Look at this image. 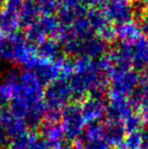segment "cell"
Wrapping results in <instances>:
<instances>
[{
	"label": "cell",
	"instance_id": "6da1fadb",
	"mask_svg": "<svg viewBox=\"0 0 148 149\" xmlns=\"http://www.w3.org/2000/svg\"><path fill=\"white\" fill-rule=\"evenodd\" d=\"M45 90L34 71L20 72L19 82L13 88L10 112L22 119L28 127H41L45 119Z\"/></svg>",
	"mask_w": 148,
	"mask_h": 149
},
{
	"label": "cell",
	"instance_id": "7a4b0ae2",
	"mask_svg": "<svg viewBox=\"0 0 148 149\" xmlns=\"http://www.w3.org/2000/svg\"><path fill=\"white\" fill-rule=\"evenodd\" d=\"M69 84L73 96L77 98L84 96L105 97L108 77L97 60L79 57L74 61V72Z\"/></svg>",
	"mask_w": 148,
	"mask_h": 149
},
{
	"label": "cell",
	"instance_id": "3957f363",
	"mask_svg": "<svg viewBox=\"0 0 148 149\" xmlns=\"http://www.w3.org/2000/svg\"><path fill=\"white\" fill-rule=\"evenodd\" d=\"M0 58L4 61L20 65L26 70L34 71L41 58L37 47L26 40L24 33L16 31L6 36L3 46L0 48Z\"/></svg>",
	"mask_w": 148,
	"mask_h": 149
},
{
	"label": "cell",
	"instance_id": "277c9868",
	"mask_svg": "<svg viewBox=\"0 0 148 149\" xmlns=\"http://www.w3.org/2000/svg\"><path fill=\"white\" fill-rule=\"evenodd\" d=\"M73 96L69 81L58 79L48 85L44 94L45 119L44 122H58L61 111L69 104Z\"/></svg>",
	"mask_w": 148,
	"mask_h": 149
},
{
	"label": "cell",
	"instance_id": "5b68a950",
	"mask_svg": "<svg viewBox=\"0 0 148 149\" xmlns=\"http://www.w3.org/2000/svg\"><path fill=\"white\" fill-rule=\"evenodd\" d=\"M140 80V75L134 69L112 68L108 73V95L131 98L138 88Z\"/></svg>",
	"mask_w": 148,
	"mask_h": 149
},
{
	"label": "cell",
	"instance_id": "8992f818",
	"mask_svg": "<svg viewBox=\"0 0 148 149\" xmlns=\"http://www.w3.org/2000/svg\"><path fill=\"white\" fill-rule=\"evenodd\" d=\"M60 22L56 15H43L26 29L24 37L30 44L40 45L49 38H55L60 29Z\"/></svg>",
	"mask_w": 148,
	"mask_h": 149
},
{
	"label": "cell",
	"instance_id": "52a82bcc",
	"mask_svg": "<svg viewBox=\"0 0 148 149\" xmlns=\"http://www.w3.org/2000/svg\"><path fill=\"white\" fill-rule=\"evenodd\" d=\"M60 120L65 137L74 141L79 139L80 135L84 132L86 124L83 119L80 104L77 102H69L61 111Z\"/></svg>",
	"mask_w": 148,
	"mask_h": 149
},
{
	"label": "cell",
	"instance_id": "ba28073f",
	"mask_svg": "<svg viewBox=\"0 0 148 149\" xmlns=\"http://www.w3.org/2000/svg\"><path fill=\"white\" fill-rule=\"evenodd\" d=\"M101 9L108 20L117 26L132 20L135 14V7L131 0H107Z\"/></svg>",
	"mask_w": 148,
	"mask_h": 149
},
{
	"label": "cell",
	"instance_id": "9c48e42d",
	"mask_svg": "<svg viewBox=\"0 0 148 149\" xmlns=\"http://www.w3.org/2000/svg\"><path fill=\"white\" fill-rule=\"evenodd\" d=\"M28 131V125L24 120L12 114L10 111L2 112L0 121V142L3 145L9 144L12 139Z\"/></svg>",
	"mask_w": 148,
	"mask_h": 149
},
{
	"label": "cell",
	"instance_id": "30bf717a",
	"mask_svg": "<svg viewBox=\"0 0 148 149\" xmlns=\"http://www.w3.org/2000/svg\"><path fill=\"white\" fill-rule=\"evenodd\" d=\"M135 109L136 106L132 98L109 97V104L107 108L108 120L123 123L129 116L136 113Z\"/></svg>",
	"mask_w": 148,
	"mask_h": 149
},
{
	"label": "cell",
	"instance_id": "8fae6325",
	"mask_svg": "<svg viewBox=\"0 0 148 149\" xmlns=\"http://www.w3.org/2000/svg\"><path fill=\"white\" fill-rule=\"evenodd\" d=\"M82 116L85 123H99L107 115L108 104L104 97L87 96L80 104Z\"/></svg>",
	"mask_w": 148,
	"mask_h": 149
},
{
	"label": "cell",
	"instance_id": "7c38bea8",
	"mask_svg": "<svg viewBox=\"0 0 148 149\" xmlns=\"http://www.w3.org/2000/svg\"><path fill=\"white\" fill-rule=\"evenodd\" d=\"M63 59L64 57H60L55 61H47L42 58L40 59L39 64L34 72L43 85H49L60 78Z\"/></svg>",
	"mask_w": 148,
	"mask_h": 149
},
{
	"label": "cell",
	"instance_id": "4fadbf2b",
	"mask_svg": "<svg viewBox=\"0 0 148 149\" xmlns=\"http://www.w3.org/2000/svg\"><path fill=\"white\" fill-rule=\"evenodd\" d=\"M108 44L101 39L99 36H92L86 40L80 41L79 57H85L91 60H97L103 57L107 53Z\"/></svg>",
	"mask_w": 148,
	"mask_h": 149
},
{
	"label": "cell",
	"instance_id": "5bb4252c",
	"mask_svg": "<svg viewBox=\"0 0 148 149\" xmlns=\"http://www.w3.org/2000/svg\"><path fill=\"white\" fill-rule=\"evenodd\" d=\"M117 39L121 40L123 44H133L143 37L140 24L134 20L118 24L116 26Z\"/></svg>",
	"mask_w": 148,
	"mask_h": 149
},
{
	"label": "cell",
	"instance_id": "9a60e30c",
	"mask_svg": "<svg viewBox=\"0 0 148 149\" xmlns=\"http://www.w3.org/2000/svg\"><path fill=\"white\" fill-rule=\"evenodd\" d=\"M104 131H105V139L110 146L118 147L124 144L127 133L121 122L108 120L104 124Z\"/></svg>",
	"mask_w": 148,
	"mask_h": 149
},
{
	"label": "cell",
	"instance_id": "2e32d148",
	"mask_svg": "<svg viewBox=\"0 0 148 149\" xmlns=\"http://www.w3.org/2000/svg\"><path fill=\"white\" fill-rule=\"evenodd\" d=\"M42 126L44 139L55 148L61 146V143L65 138L61 124L59 122H44Z\"/></svg>",
	"mask_w": 148,
	"mask_h": 149
},
{
	"label": "cell",
	"instance_id": "e0dca14e",
	"mask_svg": "<svg viewBox=\"0 0 148 149\" xmlns=\"http://www.w3.org/2000/svg\"><path fill=\"white\" fill-rule=\"evenodd\" d=\"M131 98L138 108L139 115L143 120L148 119V76L141 78L138 88Z\"/></svg>",
	"mask_w": 148,
	"mask_h": 149
},
{
	"label": "cell",
	"instance_id": "ac0fdd59",
	"mask_svg": "<svg viewBox=\"0 0 148 149\" xmlns=\"http://www.w3.org/2000/svg\"><path fill=\"white\" fill-rule=\"evenodd\" d=\"M37 52L40 58L47 61H55L62 57L61 45L53 38H49L38 45Z\"/></svg>",
	"mask_w": 148,
	"mask_h": 149
},
{
	"label": "cell",
	"instance_id": "d6986e66",
	"mask_svg": "<svg viewBox=\"0 0 148 149\" xmlns=\"http://www.w3.org/2000/svg\"><path fill=\"white\" fill-rule=\"evenodd\" d=\"M40 11L38 5L33 0H26L18 13V20H19V26L22 28H28L31 24L40 17Z\"/></svg>",
	"mask_w": 148,
	"mask_h": 149
},
{
	"label": "cell",
	"instance_id": "ffe728a7",
	"mask_svg": "<svg viewBox=\"0 0 148 149\" xmlns=\"http://www.w3.org/2000/svg\"><path fill=\"white\" fill-rule=\"evenodd\" d=\"M19 28L18 15L7 11L5 8H0V33L8 36L16 33Z\"/></svg>",
	"mask_w": 148,
	"mask_h": 149
},
{
	"label": "cell",
	"instance_id": "44dd1931",
	"mask_svg": "<svg viewBox=\"0 0 148 149\" xmlns=\"http://www.w3.org/2000/svg\"><path fill=\"white\" fill-rule=\"evenodd\" d=\"M85 18L88 22L90 29L93 31V33H99V31L106 28L109 24H112L108 20L107 16L105 15L103 9L101 8H90L85 13Z\"/></svg>",
	"mask_w": 148,
	"mask_h": 149
},
{
	"label": "cell",
	"instance_id": "7402d4cb",
	"mask_svg": "<svg viewBox=\"0 0 148 149\" xmlns=\"http://www.w3.org/2000/svg\"><path fill=\"white\" fill-rule=\"evenodd\" d=\"M37 136L33 132H26L22 135L12 139L9 142V148L10 149H28V146L35 141Z\"/></svg>",
	"mask_w": 148,
	"mask_h": 149
},
{
	"label": "cell",
	"instance_id": "603a6c76",
	"mask_svg": "<svg viewBox=\"0 0 148 149\" xmlns=\"http://www.w3.org/2000/svg\"><path fill=\"white\" fill-rule=\"evenodd\" d=\"M36 3L41 16L55 15L60 8V3L58 0H39Z\"/></svg>",
	"mask_w": 148,
	"mask_h": 149
},
{
	"label": "cell",
	"instance_id": "cb8c5ba5",
	"mask_svg": "<svg viewBox=\"0 0 148 149\" xmlns=\"http://www.w3.org/2000/svg\"><path fill=\"white\" fill-rule=\"evenodd\" d=\"M143 118L139 115V113H134L131 116H129L128 118L123 122V126L124 129L126 131L127 134L129 133H134V132H138L141 130V127L143 125Z\"/></svg>",
	"mask_w": 148,
	"mask_h": 149
},
{
	"label": "cell",
	"instance_id": "d4e9b609",
	"mask_svg": "<svg viewBox=\"0 0 148 149\" xmlns=\"http://www.w3.org/2000/svg\"><path fill=\"white\" fill-rule=\"evenodd\" d=\"M81 149H110V145L104 137L83 138L81 139Z\"/></svg>",
	"mask_w": 148,
	"mask_h": 149
},
{
	"label": "cell",
	"instance_id": "484cf974",
	"mask_svg": "<svg viewBox=\"0 0 148 149\" xmlns=\"http://www.w3.org/2000/svg\"><path fill=\"white\" fill-rule=\"evenodd\" d=\"M143 144L141 130L134 133H129L124 140V145L126 149H140Z\"/></svg>",
	"mask_w": 148,
	"mask_h": 149
},
{
	"label": "cell",
	"instance_id": "4316f807",
	"mask_svg": "<svg viewBox=\"0 0 148 149\" xmlns=\"http://www.w3.org/2000/svg\"><path fill=\"white\" fill-rule=\"evenodd\" d=\"M13 95V87L6 83L5 81L0 82V109L4 108L12 100Z\"/></svg>",
	"mask_w": 148,
	"mask_h": 149
},
{
	"label": "cell",
	"instance_id": "83f0119b",
	"mask_svg": "<svg viewBox=\"0 0 148 149\" xmlns=\"http://www.w3.org/2000/svg\"><path fill=\"white\" fill-rule=\"evenodd\" d=\"M99 38L103 41H105L107 44L113 43L114 41L117 40V33H116V26H113L112 24H109L106 28H104L103 30L97 33Z\"/></svg>",
	"mask_w": 148,
	"mask_h": 149
},
{
	"label": "cell",
	"instance_id": "f1b7e54d",
	"mask_svg": "<svg viewBox=\"0 0 148 149\" xmlns=\"http://www.w3.org/2000/svg\"><path fill=\"white\" fill-rule=\"evenodd\" d=\"M26 0H6V3L3 8H5L7 11L18 15L22 5Z\"/></svg>",
	"mask_w": 148,
	"mask_h": 149
},
{
	"label": "cell",
	"instance_id": "f546056e",
	"mask_svg": "<svg viewBox=\"0 0 148 149\" xmlns=\"http://www.w3.org/2000/svg\"><path fill=\"white\" fill-rule=\"evenodd\" d=\"M28 149H56L53 145L49 143L48 141H46L44 138H36L35 141L28 146Z\"/></svg>",
	"mask_w": 148,
	"mask_h": 149
},
{
	"label": "cell",
	"instance_id": "4dcf8cb0",
	"mask_svg": "<svg viewBox=\"0 0 148 149\" xmlns=\"http://www.w3.org/2000/svg\"><path fill=\"white\" fill-rule=\"evenodd\" d=\"M81 2L90 8H99L104 7L107 0H81Z\"/></svg>",
	"mask_w": 148,
	"mask_h": 149
},
{
	"label": "cell",
	"instance_id": "1f68e13d",
	"mask_svg": "<svg viewBox=\"0 0 148 149\" xmlns=\"http://www.w3.org/2000/svg\"><path fill=\"white\" fill-rule=\"evenodd\" d=\"M60 6L63 7H74V6L80 5L81 0H58Z\"/></svg>",
	"mask_w": 148,
	"mask_h": 149
},
{
	"label": "cell",
	"instance_id": "d6a6232c",
	"mask_svg": "<svg viewBox=\"0 0 148 149\" xmlns=\"http://www.w3.org/2000/svg\"><path fill=\"white\" fill-rule=\"evenodd\" d=\"M5 39H6V36H4L3 33H0V48L3 46L4 42H5Z\"/></svg>",
	"mask_w": 148,
	"mask_h": 149
},
{
	"label": "cell",
	"instance_id": "836d02e7",
	"mask_svg": "<svg viewBox=\"0 0 148 149\" xmlns=\"http://www.w3.org/2000/svg\"><path fill=\"white\" fill-rule=\"evenodd\" d=\"M137 3H139L140 5H147L148 4V0H136Z\"/></svg>",
	"mask_w": 148,
	"mask_h": 149
},
{
	"label": "cell",
	"instance_id": "e575fe53",
	"mask_svg": "<svg viewBox=\"0 0 148 149\" xmlns=\"http://www.w3.org/2000/svg\"><path fill=\"white\" fill-rule=\"evenodd\" d=\"M56 149H75L73 146H69V145H65V146H59Z\"/></svg>",
	"mask_w": 148,
	"mask_h": 149
},
{
	"label": "cell",
	"instance_id": "d590c367",
	"mask_svg": "<svg viewBox=\"0 0 148 149\" xmlns=\"http://www.w3.org/2000/svg\"><path fill=\"white\" fill-rule=\"evenodd\" d=\"M6 3V0H0V8H3Z\"/></svg>",
	"mask_w": 148,
	"mask_h": 149
},
{
	"label": "cell",
	"instance_id": "8d00e7d4",
	"mask_svg": "<svg viewBox=\"0 0 148 149\" xmlns=\"http://www.w3.org/2000/svg\"><path fill=\"white\" fill-rule=\"evenodd\" d=\"M0 149H5V145H3L1 142H0Z\"/></svg>",
	"mask_w": 148,
	"mask_h": 149
}]
</instances>
